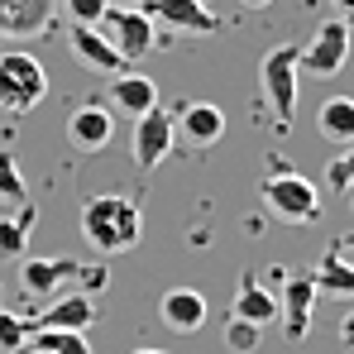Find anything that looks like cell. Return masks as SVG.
<instances>
[{
    "instance_id": "6da1fadb",
    "label": "cell",
    "mask_w": 354,
    "mask_h": 354,
    "mask_svg": "<svg viewBox=\"0 0 354 354\" xmlns=\"http://www.w3.org/2000/svg\"><path fill=\"white\" fill-rule=\"evenodd\" d=\"M77 225H82V239H86L101 259H111V254H129V249L139 244V235H144V211H139L134 196L101 192V196H86V201H82Z\"/></svg>"
},
{
    "instance_id": "7a4b0ae2",
    "label": "cell",
    "mask_w": 354,
    "mask_h": 354,
    "mask_svg": "<svg viewBox=\"0 0 354 354\" xmlns=\"http://www.w3.org/2000/svg\"><path fill=\"white\" fill-rule=\"evenodd\" d=\"M259 201L268 206V216H278L283 225H316L321 221V192L311 187V177L278 168L259 182Z\"/></svg>"
},
{
    "instance_id": "3957f363",
    "label": "cell",
    "mask_w": 354,
    "mask_h": 354,
    "mask_svg": "<svg viewBox=\"0 0 354 354\" xmlns=\"http://www.w3.org/2000/svg\"><path fill=\"white\" fill-rule=\"evenodd\" d=\"M48 96V72L34 53H0V115H29Z\"/></svg>"
},
{
    "instance_id": "277c9868",
    "label": "cell",
    "mask_w": 354,
    "mask_h": 354,
    "mask_svg": "<svg viewBox=\"0 0 354 354\" xmlns=\"http://www.w3.org/2000/svg\"><path fill=\"white\" fill-rule=\"evenodd\" d=\"M96 29L111 39V48L124 62L149 58L153 44H158V24L144 15V5H106V15L96 19Z\"/></svg>"
},
{
    "instance_id": "5b68a950",
    "label": "cell",
    "mask_w": 354,
    "mask_h": 354,
    "mask_svg": "<svg viewBox=\"0 0 354 354\" xmlns=\"http://www.w3.org/2000/svg\"><path fill=\"white\" fill-rule=\"evenodd\" d=\"M259 77H263V96H268V106H273V115L292 120L297 111V77H301V48L297 44H278V48H268V58L259 67Z\"/></svg>"
},
{
    "instance_id": "8992f818",
    "label": "cell",
    "mask_w": 354,
    "mask_h": 354,
    "mask_svg": "<svg viewBox=\"0 0 354 354\" xmlns=\"http://www.w3.org/2000/svg\"><path fill=\"white\" fill-rule=\"evenodd\" d=\"M345 62H350V24H345L340 15H330V19L316 24L311 44L301 48V72H311V77H335V72H345Z\"/></svg>"
},
{
    "instance_id": "52a82bcc",
    "label": "cell",
    "mask_w": 354,
    "mask_h": 354,
    "mask_svg": "<svg viewBox=\"0 0 354 354\" xmlns=\"http://www.w3.org/2000/svg\"><path fill=\"white\" fill-rule=\"evenodd\" d=\"M173 144H177L173 111L153 106V111H144V115L134 120V168H139V173H153V168L173 153Z\"/></svg>"
},
{
    "instance_id": "ba28073f",
    "label": "cell",
    "mask_w": 354,
    "mask_h": 354,
    "mask_svg": "<svg viewBox=\"0 0 354 354\" xmlns=\"http://www.w3.org/2000/svg\"><path fill=\"white\" fill-rule=\"evenodd\" d=\"M144 15L168 34H196V39L221 34V15H211V5L201 0H144Z\"/></svg>"
},
{
    "instance_id": "9c48e42d",
    "label": "cell",
    "mask_w": 354,
    "mask_h": 354,
    "mask_svg": "<svg viewBox=\"0 0 354 354\" xmlns=\"http://www.w3.org/2000/svg\"><path fill=\"white\" fill-rule=\"evenodd\" d=\"M316 278L311 273H283V292H278V321H283V335L288 340H306L311 330V316H316Z\"/></svg>"
},
{
    "instance_id": "30bf717a",
    "label": "cell",
    "mask_w": 354,
    "mask_h": 354,
    "mask_svg": "<svg viewBox=\"0 0 354 354\" xmlns=\"http://www.w3.org/2000/svg\"><path fill=\"white\" fill-rule=\"evenodd\" d=\"M67 48L77 53L82 67H91V72H101V77H115V72L129 67V62L111 48V39H106L96 24H67Z\"/></svg>"
},
{
    "instance_id": "8fae6325",
    "label": "cell",
    "mask_w": 354,
    "mask_h": 354,
    "mask_svg": "<svg viewBox=\"0 0 354 354\" xmlns=\"http://www.w3.org/2000/svg\"><path fill=\"white\" fill-rule=\"evenodd\" d=\"M173 129L182 134V144L211 149V144H221V134H225V111L211 106V101H192V106H182L173 115Z\"/></svg>"
},
{
    "instance_id": "7c38bea8",
    "label": "cell",
    "mask_w": 354,
    "mask_h": 354,
    "mask_svg": "<svg viewBox=\"0 0 354 354\" xmlns=\"http://www.w3.org/2000/svg\"><path fill=\"white\" fill-rule=\"evenodd\" d=\"M67 139H72V149H82V153H101V149H111V139H115V115H111L106 106H77V111L67 115Z\"/></svg>"
},
{
    "instance_id": "4fadbf2b",
    "label": "cell",
    "mask_w": 354,
    "mask_h": 354,
    "mask_svg": "<svg viewBox=\"0 0 354 354\" xmlns=\"http://www.w3.org/2000/svg\"><path fill=\"white\" fill-rule=\"evenodd\" d=\"M158 321L177 335H196L206 326V297L196 288H168L158 297Z\"/></svg>"
},
{
    "instance_id": "5bb4252c",
    "label": "cell",
    "mask_w": 354,
    "mask_h": 354,
    "mask_svg": "<svg viewBox=\"0 0 354 354\" xmlns=\"http://www.w3.org/2000/svg\"><path fill=\"white\" fill-rule=\"evenodd\" d=\"M91 321H96L91 292H67V297H53V301L34 316V330H86Z\"/></svg>"
},
{
    "instance_id": "9a60e30c",
    "label": "cell",
    "mask_w": 354,
    "mask_h": 354,
    "mask_svg": "<svg viewBox=\"0 0 354 354\" xmlns=\"http://www.w3.org/2000/svg\"><path fill=\"white\" fill-rule=\"evenodd\" d=\"M82 263L77 259H24L19 268V288L29 297H53L67 288V278H77Z\"/></svg>"
},
{
    "instance_id": "2e32d148",
    "label": "cell",
    "mask_w": 354,
    "mask_h": 354,
    "mask_svg": "<svg viewBox=\"0 0 354 354\" xmlns=\"http://www.w3.org/2000/svg\"><path fill=\"white\" fill-rule=\"evenodd\" d=\"M111 106H115L120 115L139 120L144 111L158 106V82L144 77V72H115V82H111Z\"/></svg>"
},
{
    "instance_id": "e0dca14e",
    "label": "cell",
    "mask_w": 354,
    "mask_h": 354,
    "mask_svg": "<svg viewBox=\"0 0 354 354\" xmlns=\"http://www.w3.org/2000/svg\"><path fill=\"white\" fill-rule=\"evenodd\" d=\"M230 316L254 321V326H268V321H278V297L259 283V273H239L235 301H230Z\"/></svg>"
},
{
    "instance_id": "ac0fdd59",
    "label": "cell",
    "mask_w": 354,
    "mask_h": 354,
    "mask_svg": "<svg viewBox=\"0 0 354 354\" xmlns=\"http://www.w3.org/2000/svg\"><path fill=\"white\" fill-rule=\"evenodd\" d=\"M53 0H0V29L5 34H44Z\"/></svg>"
},
{
    "instance_id": "d6986e66",
    "label": "cell",
    "mask_w": 354,
    "mask_h": 354,
    "mask_svg": "<svg viewBox=\"0 0 354 354\" xmlns=\"http://www.w3.org/2000/svg\"><path fill=\"white\" fill-rule=\"evenodd\" d=\"M316 134L330 144H354V96H330L316 111Z\"/></svg>"
},
{
    "instance_id": "ffe728a7",
    "label": "cell",
    "mask_w": 354,
    "mask_h": 354,
    "mask_svg": "<svg viewBox=\"0 0 354 354\" xmlns=\"http://www.w3.org/2000/svg\"><path fill=\"white\" fill-rule=\"evenodd\" d=\"M311 278H316V292L354 297V259H345L340 249H330V254L311 268Z\"/></svg>"
},
{
    "instance_id": "44dd1931",
    "label": "cell",
    "mask_w": 354,
    "mask_h": 354,
    "mask_svg": "<svg viewBox=\"0 0 354 354\" xmlns=\"http://www.w3.org/2000/svg\"><path fill=\"white\" fill-rule=\"evenodd\" d=\"M24 350H34V354H91V345H86L82 330H34Z\"/></svg>"
},
{
    "instance_id": "7402d4cb",
    "label": "cell",
    "mask_w": 354,
    "mask_h": 354,
    "mask_svg": "<svg viewBox=\"0 0 354 354\" xmlns=\"http://www.w3.org/2000/svg\"><path fill=\"white\" fill-rule=\"evenodd\" d=\"M34 221H39V211L24 201L19 206V216L10 221H0V259H15V254H24V239H29V230H34Z\"/></svg>"
},
{
    "instance_id": "603a6c76",
    "label": "cell",
    "mask_w": 354,
    "mask_h": 354,
    "mask_svg": "<svg viewBox=\"0 0 354 354\" xmlns=\"http://www.w3.org/2000/svg\"><path fill=\"white\" fill-rule=\"evenodd\" d=\"M0 201H10V206H24V201H29L24 173H19V163H15L10 149H0Z\"/></svg>"
},
{
    "instance_id": "cb8c5ba5",
    "label": "cell",
    "mask_w": 354,
    "mask_h": 354,
    "mask_svg": "<svg viewBox=\"0 0 354 354\" xmlns=\"http://www.w3.org/2000/svg\"><path fill=\"white\" fill-rule=\"evenodd\" d=\"M259 340H263V326L239 321V316L225 321V350L230 354H259Z\"/></svg>"
},
{
    "instance_id": "d4e9b609",
    "label": "cell",
    "mask_w": 354,
    "mask_h": 354,
    "mask_svg": "<svg viewBox=\"0 0 354 354\" xmlns=\"http://www.w3.org/2000/svg\"><path fill=\"white\" fill-rule=\"evenodd\" d=\"M29 335H34V321H29V316L0 311V354H19L29 345Z\"/></svg>"
},
{
    "instance_id": "484cf974",
    "label": "cell",
    "mask_w": 354,
    "mask_h": 354,
    "mask_svg": "<svg viewBox=\"0 0 354 354\" xmlns=\"http://www.w3.org/2000/svg\"><path fill=\"white\" fill-rule=\"evenodd\" d=\"M326 182H330L335 192H350V187H354V144H350V149H340V153L326 163Z\"/></svg>"
},
{
    "instance_id": "4316f807",
    "label": "cell",
    "mask_w": 354,
    "mask_h": 354,
    "mask_svg": "<svg viewBox=\"0 0 354 354\" xmlns=\"http://www.w3.org/2000/svg\"><path fill=\"white\" fill-rule=\"evenodd\" d=\"M106 5L111 0H62V15H67V24H96L106 15Z\"/></svg>"
},
{
    "instance_id": "83f0119b",
    "label": "cell",
    "mask_w": 354,
    "mask_h": 354,
    "mask_svg": "<svg viewBox=\"0 0 354 354\" xmlns=\"http://www.w3.org/2000/svg\"><path fill=\"white\" fill-rule=\"evenodd\" d=\"M340 345H345V350H354V311H345V316H340Z\"/></svg>"
},
{
    "instance_id": "f1b7e54d",
    "label": "cell",
    "mask_w": 354,
    "mask_h": 354,
    "mask_svg": "<svg viewBox=\"0 0 354 354\" xmlns=\"http://www.w3.org/2000/svg\"><path fill=\"white\" fill-rule=\"evenodd\" d=\"M330 5H335V15H340L345 24H354V0H330Z\"/></svg>"
},
{
    "instance_id": "f546056e",
    "label": "cell",
    "mask_w": 354,
    "mask_h": 354,
    "mask_svg": "<svg viewBox=\"0 0 354 354\" xmlns=\"http://www.w3.org/2000/svg\"><path fill=\"white\" fill-rule=\"evenodd\" d=\"M335 249H340L345 259H354V230H350V235H340V239H335Z\"/></svg>"
},
{
    "instance_id": "4dcf8cb0",
    "label": "cell",
    "mask_w": 354,
    "mask_h": 354,
    "mask_svg": "<svg viewBox=\"0 0 354 354\" xmlns=\"http://www.w3.org/2000/svg\"><path fill=\"white\" fill-rule=\"evenodd\" d=\"M244 10H263V5H273V0H239Z\"/></svg>"
},
{
    "instance_id": "1f68e13d",
    "label": "cell",
    "mask_w": 354,
    "mask_h": 354,
    "mask_svg": "<svg viewBox=\"0 0 354 354\" xmlns=\"http://www.w3.org/2000/svg\"><path fill=\"white\" fill-rule=\"evenodd\" d=\"M134 354H168V350H149V345H144V350H134Z\"/></svg>"
},
{
    "instance_id": "d6a6232c",
    "label": "cell",
    "mask_w": 354,
    "mask_h": 354,
    "mask_svg": "<svg viewBox=\"0 0 354 354\" xmlns=\"http://www.w3.org/2000/svg\"><path fill=\"white\" fill-rule=\"evenodd\" d=\"M111 5H144V0H111Z\"/></svg>"
},
{
    "instance_id": "836d02e7",
    "label": "cell",
    "mask_w": 354,
    "mask_h": 354,
    "mask_svg": "<svg viewBox=\"0 0 354 354\" xmlns=\"http://www.w3.org/2000/svg\"><path fill=\"white\" fill-rule=\"evenodd\" d=\"M19 354H34V350H19Z\"/></svg>"
},
{
    "instance_id": "e575fe53",
    "label": "cell",
    "mask_w": 354,
    "mask_h": 354,
    "mask_svg": "<svg viewBox=\"0 0 354 354\" xmlns=\"http://www.w3.org/2000/svg\"><path fill=\"white\" fill-rule=\"evenodd\" d=\"M201 5H211V0H201Z\"/></svg>"
}]
</instances>
